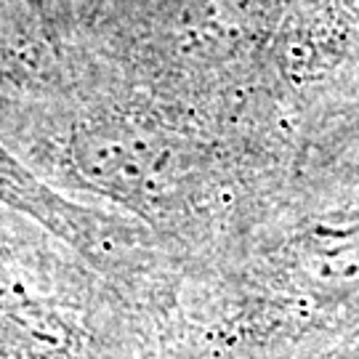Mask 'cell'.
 <instances>
[{
  "label": "cell",
  "instance_id": "6da1fadb",
  "mask_svg": "<svg viewBox=\"0 0 359 359\" xmlns=\"http://www.w3.org/2000/svg\"><path fill=\"white\" fill-rule=\"evenodd\" d=\"M0 139L51 187L144 224L176 269L285 176L115 75L80 40L46 83L0 102Z\"/></svg>",
  "mask_w": 359,
  "mask_h": 359
},
{
  "label": "cell",
  "instance_id": "7a4b0ae2",
  "mask_svg": "<svg viewBox=\"0 0 359 359\" xmlns=\"http://www.w3.org/2000/svg\"><path fill=\"white\" fill-rule=\"evenodd\" d=\"M0 359H142L109 285L51 231L3 205Z\"/></svg>",
  "mask_w": 359,
  "mask_h": 359
},
{
  "label": "cell",
  "instance_id": "3957f363",
  "mask_svg": "<svg viewBox=\"0 0 359 359\" xmlns=\"http://www.w3.org/2000/svg\"><path fill=\"white\" fill-rule=\"evenodd\" d=\"M0 205L35 221L59 240H75L88 221L86 205L51 187L0 139Z\"/></svg>",
  "mask_w": 359,
  "mask_h": 359
},
{
  "label": "cell",
  "instance_id": "277c9868",
  "mask_svg": "<svg viewBox=\"0 0 359 359\" xmlns=\"http://www.w3.org/2000/svg\"><path fill=\"white\" fill-rule=\"evenodd\" d=\"M109 3H112V0H69L72 16H75V25H77V38H80V32H86V29L93 25V19H96Z\"/></svg>",
  "mask_w": 359,
  "mask_h": 359
}]
</instances>
